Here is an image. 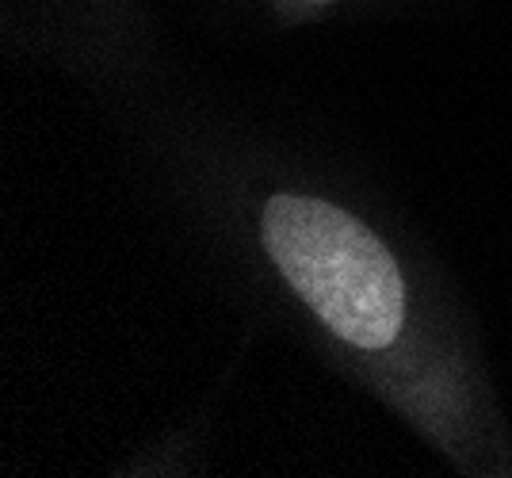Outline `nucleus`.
<instances>
[{
	"label": "nucleus",
	"instance_id": "obj_1",
	"mask_svg": "<svg viewBox=\"0 0 512 478\" xmlns=\"http://www.w3.org/2000/svg\"><path fill=\"white\" fill-rule=\"evenodd\" d=\"M264 241L283 280L325 326L356 348H383L398 337L406 287L398 264L363 222L310 196H272Z\"/></svg>",
	"mask_w": 512,
	"mask_h": 478
}]
</instances>
